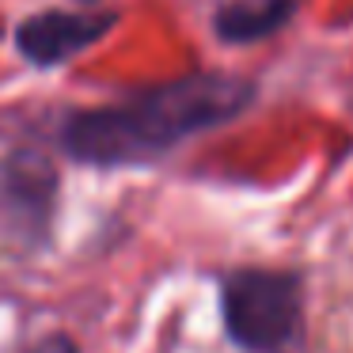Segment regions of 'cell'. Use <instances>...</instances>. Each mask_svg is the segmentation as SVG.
<instances>
[{"mask_svg":"<svg viewBox=\"0 0 353 353\" xmlns=\"http://www.w3.org/2000/svg\"><path fill=\"white\" fill-rule=\"evenodd\" d=\"M57 205V168L34 148H16L0 160V232L23 247L50 239Z\"/></svg>","mask_w":353,"mask_h":353,"instance_id":"obj_3","label":"cell"},{"mask_svg":"<svg viewBox=\"0 0 353 353\" xmlns=\"http://www.w3.org/2000/svg\"><path fill=\"white\" fill-rule=\"evenodd\" d=\"M221 319L247 353H296L304 342V281L292 270H232L221 285Z\"/></svg>","mask_w":353,"mask_h":353,"instance_id":"obj_2","label":"cell"},{"mask_svg":"<svg viewBox=\"0 0 353 353\" xmlns=\"http://www.w3.org/2000/svg\"><path fill=\"white\" fill-rule=\"evenodd\" d=\"M114 12H42L19 23L16 46L31 65H65L114 31Z\"/></svg>","mask_w":353,"mask_h":353,"instance_id":"obj_4","label":"cell"},{"mask_svg":"<svg viewBox=\"0 0 353 353\" xmlns=\"http://www.w3.org/2000/svg\"><path fill=\"white\" fill-rule=\"evenodd\" d=\"M27 353H80V350L69 334H50V338H42V342H34Z\"/></svg>","mask_w":353,"mask_h":353,"instance_id":"obj_6","label":"cell"},{"mask_svg":"<svg viewBox=\"0 0 353 353\" xmlns=\"http://www.w3.org/2000/svg\"><path fill=\"white\" fill-rule=\"evenodd\" d=\"M292 12H296V0H236V4H224L216 12L213 27L221 34V42L247 46V42L277 34L289 23Z\"/></svg>","mask_w":353,"mask_h":353,"instance_id":"obj_5","label":"cell"},{"mask_svg":"<svg viewBox=\"0 0 353 353\" xmlns=\"http://www.w3.org/2000/svg\"><path fill=\"white\" fill-rule=\"evenodd\" d=\"M254 99L251 80L228 72H190L122 103L80 110L61 125V148L80 163L125 168L171 152L186 137L232 122Z\"/></svg>","mask_w":353,"mask_h":353,"instance_id":"obj_1","label":"cell"}]
</instances>
